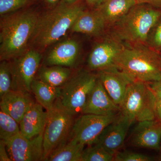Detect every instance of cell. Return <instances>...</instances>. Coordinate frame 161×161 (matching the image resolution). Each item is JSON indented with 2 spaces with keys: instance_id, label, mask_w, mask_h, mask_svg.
Here are the masks:
<instances>
[{
  "instance_id": "obj_1",
  "label": "cell",
  "mask_w": 161,
  "mask_h": 161,
  "mask_svg": "<svg viewBox=\"0 0 161 161\" xmlns=\"http://www.w3.org/2000/svg\"><path fill=\"white\" fill-rule=\"evenodd\" d=\"M38 18L34 12L26 11L2 19L0 26L1 61L14 60L27 50Z\"/></svg>"
},
{
  "instance_id": "obj_2",
  "label": "cell",
  "mask_w": 161,
  "mask_h": 161,
  "mask_svg": "<svg viewBox=\"0 0 161 161\" xmlns=\"http://www.w3.org/2000/svg\"><path fill=\"white\" fill-rule=\"evenodd\" d=\"M114 64L133 81L161 80V54L144 44H124Z\"/></svg>"
},
{
  "instance_id": "obj_3",
  "label": "cell",
  "mask_w": 161,
  "mask_h": 161,
  "mask_svg": "<svg viewBox=\"0 0 161 161\" xmlns=\"http://www.w3.org/2000/svg\"><path fill=\"white\" fill-rule=\"evenodd\" d=\"M84 9L80 5H69L62 2L39 16L30 41L34 49H46L63 37L71 29L78 15Z\"/></svg>"
},
{
  "instance_id": "obj_4",
  "label": "cell",
  "mask_w": 161,
  "mask_h": 161,
  "mask_svg": "<svg viewBox=\"0 0 161 161\" xmlns=\"http://www.w3.org/2000/svg\"><path fill=\"white\" fill-rule=\"evenodd\" d=\"M161 18V9L137 4L111 27L110 35L128 44L146 45L150 31Z\"/></svg>"
},
{
  "instance_id": "obj_5",
  "label": "cell",
  "mask_w": 161,
  "mask_h": 161,
  "mask_svg": "<svg viewBox=\"0 0 161 161\" xmlns=\"http://www.w3.org/2000/svg\"><path fill=\"white\" fill-rule=\"evenodd\" d=\"M120 113L131 123L156 119L154 97L149 83L139 80L132 81L127 89Z\"/></svg>"
},
{
  "instance_id": "obj_6",
  "label": "cell",
  "mask_w": 161,
  "mask_h": 161,
  "mask_svg": "<svg viewBox=\"0 0 161 161\" xmlns=\"http://www.w3.org/2000/svg\"><path fill=\"white\" fill-rule=\"evenodd\" d=\"M47 112L48 117L43 132V161L57 147L66 142L75 122V115L63 106L60 98L56 100L52 109Z\"/></svg>"
},
{
  "instance_id": "obj_7",
  "label": "cell",
  "mask_w": 161,
  "mask_h": 161,
  "mask_svg": "<svg viewBox=\"0 0 161 161\" xmlns=\"http://www.w3.org/2000/svg\"><path fill=\"white\" fill-rule=\"evenodd\" d=\"M97 78V75L80 72L71 77L62 86L59 98L63 106L72 115L82 113Z\"/></svg>"
},
{
  "instance_id": "obj_8",
  "label": "cell",
  "mask_w": 161,
  "mask_h": 161,
  "mask_svg": "<svg viewBox=\"0 0 161 161\" xmlns=\"http://www.w3.org/2000/svg\"><path fill=\"white\" fill-rule=\"evenodd\" d=\"M42 59L40 52L34 49L27 50L14 59L10 64L12 77V90L31 92V86L35 79Z\"/></svg>"
},
{
  "instance_id": "obj_9",
  "label": "cell",
  "mask_w": 161,
  "mask_h": 161,
  "mask_svg": "<svg viewBox=\"0 0 161 161\" xmlns=\"http://www.w3.org/2000/svg\"><path fill=\"white\" fill-rule=\"evenodd\" d=\"M115 115L83 114L74 122L69 141L85 145L95 143L104 129L117 118Z\"/></svg>"
},
{
  "instance_id": "obj_10",
  "label": "cell",
  "mask_w": 161,
  "mask_h": 161,
  "mask_svg": "<svg viewBox=\"0 0 161 161\" xmlns=\"http://www.w3.org/2000/svg\"><path fill=\"white\" fill-rule=\"evenodd\" d=\"M43 133L29 139L20 133L5 142L11 160L43 161Z\"/></svg>"
},
{
  "instance_id": "obj_11",
  "label": "cell",
  "mask_w": 161,
  "mask_h": 161,
  "mask_svg": "<svg viewBox=\"0 0 161 161\" xmlns=\"http://www.w3.org/2000/svg\"><path fill=\"white\" fill-rule=\"evenodd\" d=\"M124 44L110 35L93 47L88 58V66L93 70L100 71L115 66V60Z\"/></svg>"
},
{
  "instance_id": "obj_12",
  "label": "cell",
  "mask_w": 161,
  "mask_h": 161,
  "mask_svg": "<svg viewBox=\"0 0 161 161\" xmlns=\"http://www.w3.org/2000/svg\"><path fill=\"white\" fill-rule=\"evenodd\" d=\"M132 124L129 119L119 113L117 118L104 129L95 143L99 144L112 155H115L123 146Z\"/></svg>"
},
{
  "instance_id": "obj_13",
  "label": "cell",
  "mask_w": 161,
  "mask_h": 161,
  "mask_svg": "<svg viewBox=\"0 0 161 161\" xmlns=\"http://www.w3.org/2000/svg\"><path fill=\"white\" fill-rule=\"evenodd\" d=\"M97 75L112 100L120 105L133 80L115 66L98 71Z\"/></svg>"
},
{
  "instance_id": "obj_14",
  "label": "cell",
  "mask_w": 161,
  "mask_h": 161,
  "mask_svg": "<svg viewBox=\"0 0 161 161\" xmlns=\"http://www.w3.org/2000/svg\"><path fill=\"white\" fill-rule=\"evenodd\" d=\"M118 113H120L119 106L112 100L100 80L97 78V81L89 96L82 113L111 115H117Z\"/></svg>"
},
{
  "instance_id": "obj_15",
  "label": "cell",
  "mask_w": 161,
  "mask_h": 161,
  "mask_svg": "<svg viewBox=\"0 0 161 161\" xmlns=\"http://www.w3.org/2000/svg\"><path fill=\"white\" fill-rule=\"evenodd\" d=\"M131 142L139 148L159 150L161 142V125L158 120L139 122L132 133Z\"/></svg>"
},
{
  "instance_id": "obj_16",
  "label": "cell",
  "mask_w": 161,
  "mask_h": 161,
  "mask_svg": "<svg viewBox=\"0 0 161 161\" xmlns=\"http://www.w3.org/2000/svg\"><path fill=\"white\" fill-rule=\"evenodd\" d=\"M35 103L30 92L12 90L1 98L0 108L19 123L25 113Z\"/></svg>"
},
{
  "instance_id": "obj_17",
  "label": "cell",
  "mask_w": 161,
  "mask_h": 161,
  "mask_svg": "<svg viewBox=\"0 0 161 161\" xmlns=\"http://www.w3.org/2000/svg\"><path fill=\"white\" fill-rule=\"evenodd\" d=\"M80 52L77 41L72 39L62 41L55 45L45 59L47 66L59 65L71 67L75 65Z\"/></svg>"
},
{
  "instance_id": "obj_18",
  "label": "cell",
  "mask_w": 161,
  "mask_h": 161,
  "mask_svg": "<svg viewBox=\"0 0 161 161\" xmlns=\"http://www.w3.org/2000/svg\"><path fill=\"white\" fill-rule=\"evenodd\" d=\"M40 104L35 103L26 112L20 121V133L26 138L36 137L44 132L48 117Z\"/></svg>"
},
{
  "instance_id": "obj_19",
  "label": "cell",
  "mask_w": 161,
  "mask_h": 161,
  "mask_svg": "<svg viewBox=\"0 0 161 161\" xmlns=\"http://www.w3.org/2000/svg\"><path fill=\"white\" fill-rule=\"evenodd\" d=\"M104 19L98 9H84L78 15L71 30L73 32L80 33L91 36H99L106 29Z\"/></svg>"
},
{
  "instance_id": "obj_20",
  "label": "cell",
  "mask_w": 161,
  "mask_h": 161,
  "mask_svg": "<svg viewBox=\"0 0 161 161\" xmlns=\"http://www.w3.org/2000/svg\"><path fill=\"white\" fill-rule=\"evenodd\" d=\"M136 5V0H103L96 8L104 19L107 28H111Z\"/></svg>"
},
{
  "instance_id": "obj_21",
  "label": "cell",
  "mask_w": 161,
  "mask_h": 161,
  "mask_svg": "<svg viewBox=\"0 0 161 161\" xmlns=\"http://www.w3.org/2000/svg\"><path fill=\"white\" fill-rule=\"evenodd\" d=\"M61 91V87L52 86L39 79L35 78L31 86V92L37 103L47 112L52 109L55 101L60 98Z\"/></svg>"
},
{
  "instance_id": "obj_22",
  "label": "cell",
  "mask_w": 161,
  "mask_h": 161,
  "mask_svg": "<svg viewBox=\"0 0 161 161\" xmlns=\"http://www.w3.org/2000/svg\"><path fill=\"white\" fill-rule=\"evenodd\" d=\"M71 70L66 67L44 66L38 71V78L47 84L55 87L63 86L71 76Z\"/></svg>"
},
{
  "instance_id": "obj_23",
  "label": "cell",
  "mask_w": 161,
  "mask_h": 161,
  "mask_svg": "<svg viewBox=\"0 0 161 161\" xmlns=\"http://www.w3.org/2000/svg\"><path fill=\"white\" fill-rule=\"evenodd\" d=\"M85 145L69 141L53 150L45 160L47 161H81Z\"/></svg>"
},
{
  "instance_id": "obj_24",
  "label": "cell",
  "mask_w": 161,
  "mask_h": 161,
  "mask_svg": "<svg viewBox=\"0 0 161 161\" xmlns=\"http://www.w3.org/2000/svg\"><path fill=\"white\" fill-rule=\"evenodd\" d=\"M19 124L6 112L0 110V139L6 142L19 134Z\"/></svg>"
},
{
  "instance_id": "obj_25",
  "label": "cell",
  "mask_w": 161,
  "mask_h": 161,
  "mask_svg": "<svg viewBox=\"0 0 161 161\" xmlns=\"http://www.w3.org/2000/svg\"><path fill=\"white\" fill-rule=\"evenodd\" d=\"M114 156L98 144L89 145L84 149L81 161H112Z\"/></svg>"
},
{
  "instance_id": "obj_26",
  "label": "cell",
  "mask_w": 161,
  "mask_h": 161,
  "mask_svg": "<svg viewBox=\"0 0 161 161\" xmlns=\"http://www.w3.org/2000/svg\"><path fill=\"white\" fill-rule=\"evenodd\" d=\"M0 64V98L12 90V77L10 64L7 60L1 61Z\"/></svg>"
},
{
  "instance_id": "obj_27",
  "label": "cell",
  "mask_w": 161,
  "mask_h": 161,
  "mask_svg": "<svg viewBox=\"0 0 161 161\" xmlns=\"http://www.w3.org/2000/svg\"><path fill=\"white\" fill-rule=\"evenodd\" d=\"M146 45L156 51L161 50V18L150 31Z\"/></svg>"
},
{
  "instance_id": "obj_28",
  "label": "cell",
  "mask_w": 161,
  "mask_h": 161,
  "mask_svg": "<svg viewBox=\"0 0 161 161\" xmlns=\"http://www.w3.org/2000/svg\"><path fill=\"white\" fill-rule=\"evenodd\" d=\"M28 0H0V14H8L24 7Z\"/></svg>"
},
{
  "instance_id": "obj_29",
  "label": "cell",
  "mask_w": 161,
  "mask_h": 161,
  "mask_svg": "<svg viewBox=\"0 0 161 161\" xmlns=\"http://www.w3.org/2000/svg\"><path fill=\"white\" fill-rule=\"evenodd\" d=\"M150 157L137 153L129 151H119L114 156L113 161H150Z\"/></svg>"
},
{
  "instance_id": "obj_30",
  "label": "cell",
  "mask_w": 161,
  "mask_h": 161,
  "mask_svg": "<svg viewBox=\"0 0 161 161\" xmlns=\"http://www.w3.org/2000/svg\"><path fill=\"white\" fill-rule=\"evenodd\" d=\"M153 92L154 97V109L156 119L161 121V94L153 91Z\"/></svg>"
},
{
  "instance_id": "obj_31",
  "label": "cell",
  "mask_w": 161,
  "mask_h": 161,
  "mask_svg": "<svg viewBox=\"0 0 161 161\" xmlns=\"http://www.w3.org/2000/svg\"><path fill=\"white\" fill-rule=\"evenodd\" d=\"M6 147L5 142L3 140L0 141V161H11V159L9 155L8 151H6Z\"/></svg>"
},
{
  "instance_id": "obj_32",
  "label": "cell",
  "mask_w": 161,
  "mask_h": 161,
  "mask_svg": "<svg viewBox=\"0 0 161 161\" xmlns=\"http://www.w3.org/2000/svg\"><path fill=\"white\" fill-rule=\"evenodd\" d=\"M137 4H147L161 9V0H136Z\"/></svg>"
},
{
  "instance_id": "obj_33",
  "label": "cell",
  "mask_w": 161,
  "mask_h": 161,
  "mask_svg": "<svg viewBox=\"0 0 161 161\" xmlns=\"http://www.w3.org/2000/svg\"><path fill=\"white\" fill-rule=\"evenodd\" d=\"M148 83L153 91L161 94V80Z\"/></svg>"
},
{
  "instance_id": "obj_34",
  "label": "cell",
  "mask_w": 161,
  "mask_h": 161,
  "mask_svg": "<svg viewBox=\"0 0 161 161\" xmlns=\"http://www.w3.org/2000/svg\"><path fill=\"white\" fill-rule=\"evenodd\" d=\"M89 6L92 7H98L103 1V0H86Z\"/></svg>"
},
{
  "instance_id": "obj_35",
  "label": "cell",
  "mask_w": 161,
  "mask_h": 161,
  "mask_svg": "<svg viewBox=\"0 0 161 161\" xmlns=\"http://www.w3.org/2000/svg\"><path fill=\"white\" fill-rule=\"evenodd\" d=\"M45 1L48 5L53 6L57 4L60 0H45Z\"/></svg>"
},
{
  "instance_id": "obj_36",
  "label": "cell",
  "mask_w": 161,
  "mask_h": 161,
  "mask_svg": "<svg viewBox=\"0 0 161 161\" xmlns=\"http://www.w3.org/2000/svg\"><path fill=\"white\" fill-rule=\"evenodd\" d=\"M78 1V0H63V2L66 4L72 5L75 4Z\"/></svg>"
},
{
  "instance_id": "obj_37",
  "label": "cell",
  "mask_w": 161,
  "mask_h": 161,
  "mask_svg": "<svg viewBox=\"0 0 161 161\" xmlns=\"http://www.w3.org/2000/svg\"><path fill=\"white\" fill-rule=\"evenodd\" d=\"M159 150H160V152H161V144H160V149Z\"/></svg>"
},
{
  "instance_id": "obj_38",
  "label": "cell",
  "mask_w": 161,
  "mask_h": 161,
  "mask_svg": "<svg viewBox=\"0 0 161 161\" xmlns=\"http://www.w3.org/2000/svg\"><path fill=\"white\" fill-rule=\"evenodd\" d=\"M160 123H161V121H160Z\"/></svg>"
}]
</instances>
